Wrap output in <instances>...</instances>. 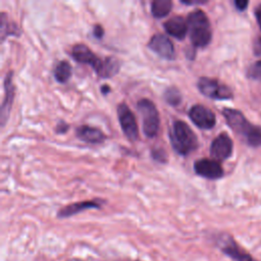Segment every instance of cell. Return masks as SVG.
<instances>
[{"mask_svg":"<svg viewBox=\"0 0 261 261\" xmlns=\"http://www.w3.org/2000/svg\"><path fill=\"white\" fill-rule=\"evenodd\" d=\"M101 92L103 95H107L110 92V87L108 85H103L101 87Z\"/></svg>","mask_w":261,"mask_h":261,"instance_id":"28","label":"cell"},{"mask_svg":"<svg viewBox=\"0 0 261 261\" xmlns=\"http://www.w3.org/2000/svg\"><path fill=\"white\" fill-rule=\"evenodd\" d=\"M163 28L165 32L172 36L175 39L182 40L187 36L188 33V22L187 19L180 15H175L170 17L163 23Z\"/></svg>","mask_w":261,"mask_h":261,"instance_id":"15","label":"cell"},{"mask_svg":"<svg viewBox=\"0 0 261 261\" xmlns=\"http://www.w3.org/2000/svg\"><path fill=\"white\" fill-rule=\"evenodd\" d=\"M194 170L196 174L208 179H218L224 174L221 164L218 161L209 158H201L195 161Z\"/></svg>","mask_w":261,"mask_h":261,"instance_id":"12","label":"cell"},{"mask_svg":"<svg viewBox=\"0 0 261 261\" xmlns=\"http://www.w3.org/2000/svg\"><path fill=\"white\" fill-rule=\"evenodd\" d=\"M172 9V1L170 0H154L151 3V13L156 18H162L170 13Z\"/></svg>","mask_w":261,"mask_h":261,"instance_id":"19","label":"cell"},{"mask_svg":"<svg viewBox=\"0 0 261 261\" xmlns=\"http://www.w3.org/2000/svg\"><path fill=\"white\" fill-rule=\"evenodd\" d=\"M233 144L226 133L219 134L210 145V155L216 161H223L232 154Z\"/></svg>","mask_w":261,"mask_h":261,"instance_id":"10","label":"cell"},{"mask_svg":"<svg viewBox=\"0 0 261 261\" xmlns=\"http://www.w3.org/2000/svg\"><path fill=\"white\" fill-rule=\"evenodd\" d=\"M189 117L195 125L202 129H211L216 123L214 112L204 105L196 104L189 109Z\"/></svg>","mask_w":261,"mask_h":261,"instance_id":"8","label":"cell"},{"mask_svg":"<svg viewBox=\"0 0 261 261\" xmlns=\"http://www.w3.org/2000/svg\"><path fill=\"white\" fill-rule=\"evenodd\" d=\"M68 127H69V125L65 122V121H59L58 123H57V125H56V127H55V132L57 133V134H63V133H66L67 132V129H68Z\"/></svg>","mask_w":261,"mask_h":261,"instance_id":"24","label":"cell"},{"mask_svg":"<svg viewBox=\"0 0 261 261\" xmlns=\"http://www.w3.org/2000/svg\"><path fill=\"white\" fill-rule=\"evenodd\" d=\"M197 87L202 95L210 99L230 100L233 97V93L229 87L212 77H200L198 80Z\"/></svg>","mask_w":261,"mask_h":261,"instance_id":"6","label":"cell"},{"mask_svg":"<svg viewBox=\"0 0 261 261\" xmlns=\"http://www.w3.org/2000/svg\"><path fill=\"white\" fill-rule=\"evenodd\" d=\"M152 158L160 163H165L167 161V153L162 148H153L151 150Z\"/></svg>","mask_w":261,"mask_h":261,"instance_id":"22","label":"cell"},{"mask_svg":"<svg viewBox=\"0 0 261 261\" xmlns=\"http://www.w3.org/2000/svg\"><path fill=\"white\" fill-rule=\"evenodd\" d=\"M163 98L167 104L173 107L177 106L181 102V94L176 87H168L163 94Z\"/></svg>","mask_w":261,"mask_h":261,"instance_id":"20","label":"cell"},{"mask_svg":"<svg viewBox=\"0 0 261 261\" xmlns=\"http://www.w3.org/2000/svg\"><path fill=\"white\" fill-rule=\"evenodd\" d=\"M255 16H256V20L259 24V28L261 30V4L258 5L255 9Z\"/></svg>","mask_w":261,"mask_h":261,"instance_id":"26","label":"cell"},{"mask_svg":"<svg viewBox=\"0 0 261 261\" xmlns=\"http://www.w3.org/2000/svg\"><path fill=\"white\" fill-rule=\"evenodd\" d=\"M101 205H102V202L99 199L71 203L69 205H66V206L62 207L58 211L57 217H59V218L70 217L72 215H75V214H77L82 211L88 210V209H99L101 207Z\"/></svg>","mask_w":261,"mask_h":261,"instance_id":"14","label":"cell"},{"mask_svg":"<svg viewBox=\"0 0 261 261\" xmlns=\"http://www.w3.org/2000/svg\"><path fill=\"white\" fill-rule=\"evenodd\" d=\"M187 22L193 48L197 49L208 46L212 40V29L207 14L201 9L193 10L189 13Z\"/></svg>","mask_w":261,"mask_h":261,"instance_id":"2","label":"cell"},{"mask_svg":"<svg viewBox=\"0 0 261 261\" xmlns=\"http://www.w3.org/2000/svg\"><path fill=\"white\" fill-rule=\"evenodd\" d=\"M248 4H249V2L247 0H236L234 1V6L237 7L238 10H241V11L245 10L247 8Z\"/></svg>","mask_w":261,"mask_h":261,"instance_id":"25","label":"cell"},{"mask_svg":"<svg viewBox=\"0 0 261 261\" xmlns=\"http://www.w3.org/2000/svg\"><path fill=\"white\" fill-rule=\"evenodd\" d=\"M75 135L80 140L89 144H100L106 140V135L101 129L87 124L77 126Z\"/></svg>","mask_w":261,"mask_h":261,"instance_id":"16","label":"cell"},{"mask_svg":"<svg viewBox=\"0 0 261 261\" xmlns=\"http://www.w3.org/2000/svg\"><path fill=\"white\" fill-rule=\"evenodd\" d=\"M116 111L117 118L124 136L128 141L136 142L139 139V127L135 114L124 102L118 104Z\"/></svg>","mask_w":261,"mask_h":261,"instance_id":"7","label":"cell"},{"mask_svg":"<svg viewBox=\"0 0 261 261\" xmlns=\"http://www.w3.org/2000/svg\"><path fill=\"white\" fill-rule=\"evenodd\" d=\"M169 140L173 150L187 156L198 148V138L192 128L182 120H175L169 132Z\"/></svg>","mask_w":261,"mask_h":261,"instance_id":"3","label":"cell"},{"mask_svg":"<svg viewBox=\"0 0 261 261\" xmlns=\"http://www.w3.org/2000/svg\"><path fill=\"white\" fill-rule=\"evenodd\" d=\"M248 77L255 80V81H261V60H258L254 62L247 71Z\"/></svg>","mask_w":261,"mask_h":261,"instance_id":"21","label":"cell"},{"mask_svg":"<svg viewBox=\"0 0 261 261\" xmlns=\"http://www.w3.org/2000/svg\"><path fill=\"white\" fill-rule=\"evenodd\" d=\"M12 71H9L6 73L5 80H4V98L1 104V110H0V122L1 125L4 126L6 123L9 113L14 101L15 96V86L12 82Z\"/></svg>","mask_w":261,"mask_h":261,"instance_id":"13","label":"cell"},{"mask_svg":"<svg viewBox=\"0 0 261 261\" xmlns=\"http://www.w3.org/2000/svg\"><path fill=\"white\" fill-rule=\"evenodd\" d=\"M137 109L142 117L143 132L146 137L154 138L157 136L160 125V116L153 101L143 98L138 101Z\"/></svg>","mask_w":261,"mask_h":261,"instance_id":"5","label":"cell"},{"mask_svg":"<svg viewBox=\"0 0 261 261\" xmlns=\"http://www.w3.org/2000/svg\"><path fill=\"white\" fill-rule=\"evenodd\" d=\"M93 35L96 39H102V37L104 36V29L101 24L97 23L94 25L93 28Z\"/></svg>","mask_w":261,"mask_h":261,"instance_id":"23","label":"cell"},{"mask_svg":"<svg viewBox=\"0 0 261 261\" xmlns=\"http://www.w3.org/2000/svg\"><path fill=\"white\" fill-rule=\"evenodd\" d=\"M222 115L226 120L227 125L251 147L261 146V126L252 124L247 120L245 115L237 109L224 108Z\"/></svg>","mask_w":261,"mask_h":261,"instance_id":"1","label":"cell"},{"mask_svg":"<svg viewBox=\"0 0 261 261\" xmlns=\"http://www.w3.org/2000/svg\"><path fill=\"white\" fill-rule=\"evenodd\" d=\"M180 2L185 5H201V4L206 3L207 1H184V0H181Z\"/></svg>","mask_w":261,"mask_h":261,"instance_id":"27","label":"cell"},{"mask_svg":"<svg viewBox=\"0 0 261 261\" xmlns=\"http://www.w3.org/2000/svg\"><path fill=\"white\" fill-rule=\"evenodd\" d=\"M0 34H1V41L3 42L7 37L9 36H18L19 35V30L17 28V25L9 20V18L7 17V15L4 12H1V16H0Z\"/></svg>","mask_w":261,"mask_h":261,"instance_id":"17","label":"cell"},{"mask_svg":"<svg viewBox=\"0 0 261 261\" xmlns=\"http://www.w3.org/2000/svg\"><path fill=\"white\" fill-rule=\"evenodd\" d=\"M220 250L233 261H256L251 254L241 248L228 234H222L219 240Z\"/></svg>","mask_w":261,"mask_h":261,"instance_id":"9","label":"cell"},{"mask_svg":"<svg viewBox=\"0 0 261 261\" xmlns=\"http://www.w3.org/2000/svg\"><path fill=\"white\" fill-rule=\"evenodd\" d=\"M72 74V68L67 60H60L54 67V77L58 83H66Z\"/></svg>","mask_w":261,"mask_h":261,"instance_id":"18","label":"cell"},{"mask_svg":"<svg viewBox=\"0 0 261 261\" xmlns=\"http://www.w3.org/2000/svg\"><path fill=\"white\" fill-rule=\"evenodd\" d=\"M71 56L76 62L90 65L98 76L102 79L111 77V63L109 58H99L87 45L83 43L73 45L71 48Z\"/></svg>","mask_w":261,"mask_h":261,"instance_id":"4","label":"cell"},{"mask_svg":"<svg viewBox=\"0 0 261 261\" xmlns=\"http://www.w3.org/2000/svg\"><path fill=\"white\" fill-rule=\"evenodd\" d=\"M150 50L155 52L161 58L172 60L175 56L174 46L171 40L164 34H155L152 36L148 43Z\"/></svg>","mask_w":261,"mask_h":261,"instance_id":"11","label":"cell"}]
</instances>
